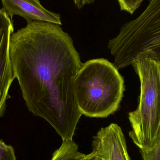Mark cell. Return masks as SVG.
<instances>
[{
  "label": "cell",
  "instance_id": "1",
  "mask_svg": "<svg viewBox=\"0 0 160 160\" xmlns=\"http://www.w3.org/2000/svg\"><path fill=\"white\" fill-rule=\"evenodd\" d=\"M9 50L29 111L48 122L62 141L73 140L82 115L74 82L83 63L70 36L59 24L32 21L12 34Z\"/></svg>",
  "mask_w": 160,
  "mask_h": 160
},
{
  "label": "cell",
  "instance_id": "2",
  "mask_svg": "<svg viewBox=\"0 0 160 160\" xmlns=\"http://www.w3.org/2000/svg\"><path fill=\"white\" fill-rule=\"evenodd\" d=\"M124 80L113 64L103 58L82 64L74 82L76 102L82 115L104 118L119 109Z\"/></svg>",
  "mask_w": 160,
  "mask_h": 160
},
{
  "label": "cell",
  "instance_id": "3",
  "mask_svg": "<svg viewBox=\"0 0 160 160\" xmlns=\"http://www.w3.org/2000/svg\"><path fill=\"white\" fill-rule=\"evenodd\" d=\"M108 48L118 69L142 59L160 64V0H149L143 11L125 23L117 36L109 41Z\"/></svg>",
  "mask_w": 160,
  "mask_h": 160
},
{
  "label": "cell",
  "instance_id": "4",
  "mask_svg": "<svg viewBox=\"0 0 160 160\" xmlns=\"http://www.w3.org/2000/svg\"><path fill=\"white\" fill-rule=\"evenodd\" d=\"M132 65L140 80V94L137 109L128 113L129 135L141 153H147L160 137V64L145 59Z\"/></svg>",
  "mask_w": 160,
  "mask_h": 160
},
{
  "label": "cell",
  "instance_id": "5",
  "mask_svg": "<svg viewBox=\"0 0 160 160\" xmlns=\"http://www.w3.org/2000/svg\"><path fill=\"white\" fill-rule=\"evenodd\" d=\"M89 160H131L121 128L112 123L93 137Z\"/></svg>",
  "mask_w": 160,
  "mask_h": 160
},
{
  "label": "cell",
  "instance_id": "6",
  "mask_svg": "<svg viewBox=\"0 0 160 160\" xmlns=\"http://www.w3.org/2000/svg\"><path fill=\"white\" fill-rule=\"evenodd\" d=\"M14 28L12 19L3 8H0V118L3 115L8 91L16 78L10 58L9 45Z\"/></svg>",
  "mask_w": 160,
  "mask_h": 160
},
{
  "label": "cell",
  "instance_id": "7",
  "mask_svg": "<svg viewBox=\"0 0 160 160\" xmlns=\"http://www.w3.org/2000/svg\"><path fill=\"white\" fill-rule=\"evenodd\" d=\"M3 8L12 19L19 16L27 23L32 21L46 22L62 25L61 15L46 9L39 0H1Z\"/></svg>",
  "mask_w": 160,
  "mask_h": 160
},
{
  "label": "cell",
  "instance_id": "8",
  "mask_svg": "<svg viewBox=\"0 0 160 160\" xmlns=\"http://www.w3.org/2000/svg\"><path fill=\"white\" fill-rule=\"evenodd\" d=\"M91 155L80 152L73 140L62 141V145L52 154L51 160H89Z\"/></svg>",
  "mask_w": 160,
  "mask_h": 160
},
{
  "label": "cell",
  "instance_id": "9",
  "mask_svg": "<svg viewBox=\"0 0 160 160\" xmlns=\"http://www.w3.org/2000/svg\"><path fill=\"white\" fill-rule=\"evenodd\" d=\"M121 11L132 15L140 7L143 0H117Z\"/></svg>",
  "mask_w": 160,
  "mask_h": 160
},
{
  "label": "cell",
  "instance_id": "10",
  "mask_svg": "<svg viewBox=\"0 0 160 160\" xmlns=\"http://www.w3.org/2000/svg\"><path fill=\"white\" fill-rule=\"evenodd\" d=\"M0 160H16L14 148L0 140Z\"/></svg>",
  "mask_w": 160,
  "mask_h": 160
},
{
  "label": "cell",
  "instance_id": "11",
  "mask_svg": "<svg viewBox=\"0 0 160 160\" xmlns=\"http://www.w3.org/2000/svg\"><path fill=\"white\" fill-rule=\"evenodd\" d=\"M143 160H160V137L155 147L147 153H141Z\"/></svg>",
  "mask_w": 160,
  "mask_h": 160
},
{
  "label": "cell",
  "instance_id": "12",
  "mask_svg": "<svg viewBox=\"0 0 160 160\" xmlns=\"http://www.w3.org/2000/svg\"><path fill=\"white\" fill-rule=\"evenodd\" d=\"M75 4V6L79 9L82 8L87 5L93 3L95 0H71Z\"/></svg>",
  "mask_w": 160,
  "mask_h": 160
}]
</instances>
